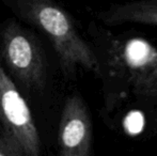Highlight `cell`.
<instances>
[{
	"label": "cell",
	"instance_id": "6da1fadb",
	"mask_svg": "<svg viewBox=\"0 0 157 156\" xmlns=\"http://www.w3.org/2000/svg\"><path fill=\"white\" fill-rule=\"evenodd\" d=\"M89 33L103 82V115L109 119L132 97L137 86L153 67L157 48L142 38L116 34L94 24L90 25Z\"/></svg>",
	"mask_w": 157,
	"mask_h": 156
},
{
	"label": "cell",
	"instance_id": "7a4b0ae2",
	"mask_svg": "<svg viewBox=\"0 0 157 156\" xmlns=\"http://www.w3.org/2000/svg\"><path fill=\"white\" fill-rule=\"evenodd\" d=\"M23 21L42 31L52 44L66 79H75L79 69L98 77V62L91 43L77 30L72 16L54 0H6Z\"/></svg>",
	"mask_w": 157,
	"mask_h": 156
},
{
	"label": "cell",
	"instance_id": "3957f363",
	"mask_svg": "<svg viewBox=\"0 0 157 156\" xmlns=\"http://www.w3.org/2000/svg\"><path fill=\"white\" fill-rule=\"evenodd\" d=\"M0 49L6 65L24 87L35 91L45 88L47 63L32 33L15 21H6L0 26Z\"/></svg>",
	"mask_w": 157,
	"mask_h": 156
},
{
	"label": "cell",
	"instance_id": "277c9868",
	"mask_svg": "<svg viewBox=\"0 0 157 156\" xmlns=\"http://www.w3.org/2000/svg\"><path fill=\"white\" fill-rule=\"evenodd\" d=\"M0 123L1 133L21 149L24 156L41 154V140L29 107L1 64Z\"/></svg>",
	"mask_w": 157,
	"mask_h": 156
},
{
	"label": "cell",
	"instance_id": "5b68a950",
	"mask_svg": "<svg viewBox=\"0 0 157 156\" xmlns=\"http://www.w3.org/2000/svg\"><path fill=\"white\" fill-rule=\"evenodd\" d=\"M61 156H90L93 153V126L89 108L79 93L66 98L58 131Z\"/></svg>",
	"mask_w": 157,
	"mask_h": 156
},
{
	"label": "cell",
	"instance_id": "8992f818",
	"mask_svg": "<svg viewBox=\"0 0 157 156\" xmlns=\"http://www.w3.org/2000/svg\"><path fill=\"white\" fill-rule=\"evenodd\" d=\"M106 27L138 24L157 27V0H129L113 3L97 14Z\"/></svg>",
	"mask_w": 157,
	"mask_h": 156
},
{
	"label": "cell",
	"instance_id": "52a82bcc",
	"mask_svg": "<svg viewBox=\"0 0 157 156\" xmlns=\"http://www.w3.org/2000/svg\"><path fill=\"white\" fill-rule=\"evenodd\" d=\"M132 98L138 104L157 109V59L147 76L137 86Z\"/></svg>",
	"mask_w": 157,
	"mask_h": 156
},
{
	"label": "cell",
	"instance_id": "ba28073f",
	"mask_svg": "<svg viewBox=\"0 0 157 156\" xmlns=\"http://www.w3.org/2000/svg\"><path fill=\"white\" fill-rule=\"evenodd\" d=\"M0 156H24V153L14 141L0 133Z\"/></svg>",
	"mask_w": 157,
	"mask_h": 156
},
{
	"label": "cell",
	"instance_id": "9c48e42d",
	"mask_svg": "<svg viewBox=\"0 0 157 156\" xmlns=\"http://www.w3.org/2000/svg\"><path fill=\"white\" fill-rule=\"evenodd\" d=\"M156 131H157V129H156Z\"/></svg>",
	"mask_w": 157,
	"mask_h": 156
}]
</instances>
